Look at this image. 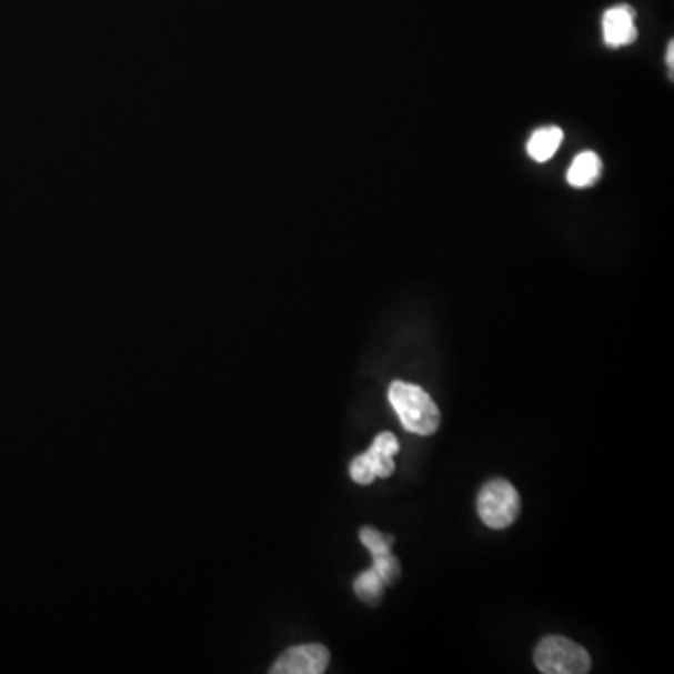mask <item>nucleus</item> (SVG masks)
Wrapping results in <instances>:
<instances>
[{"mask_svg":"<svg viewBox=\"0 0 674 674\" xmlns=\"http://www.w3.org/2000/svg\"><path fill=\"white\" fill-rule=\"evenodd\" d=\"M384 581L381 580V575L371 567L368 572L362 573L356 583H354V591H356V596L362 600V602L370 603V605H375V603L381 602L382 597V589H384Z\"/></svg>","mask_w":674,"mask_h":674,"instance_id":"nucleus-9","label":"nucleus"},{"mask_svg":"<svg viewBox=\"0 0 674 674\" xmlns=\"http://www.w3.org/2000/svg\"><path fill=\"white\" fill-rule=\"evenodd\" d=\"M603 42L608 48H626L637 40L635 13L626 4L608 8L602 19Z\"/></svg>","mask_w":674,"mask_h":674,"instance_id":"nucleus-6","label":"nucleus"},{"mask_svg":"<svg viewBox=\"0 0 674 674\" xmlns=\"http://www.w3.org/2000/svg\"><path fill=\"white\" fill-rule=\"evenodd\" d=\"M330 663V652L323 645H300L283 654L274 663V674H321Z\"/></svg>","mask_w":674,"mask_h":674,"instance_id":"nucleus-5","label":"nucleus"},{"mask_svg":"<svg viewBox=\"0 0 674 674\" xmlns=\"http://www.w3.org/2000/svg\"><path fill=\"white\" fill-rule=\"evenodd\" d=\"M360 540L364 543L365 547L370 550L371 555H386L390 553V543H392V537L382 536L381 532L375 531V529H362L360 532Z\"/></svg>","mask_w":674,"mask_h":674,"instance_id":"nucleus-10","label":"nucleus"},{"mask_svg":"<svg viewBox=\"0 0 674 674\" xmlns=\"http://www.w3.org/2000/svg\"><path fill=\"white\" fill-rule=\"evenodd\" d=\"M667 67H668V72H671V78H673V70H674V43L673 42H668Z\"/></svg>","mask_w":674,"mask_h":674,"instance_id":"nucleus-12","label":"nucleus"},{"mask_svg":"<svg viewBox=\"0 0 674 674\" xmlns=\"http://www.w3.org/2000/svg\"><path fill=\"white\" fill-rule=\"evenodd\" d=\"M400 452V442L392 433H381L365 454L351 463V476L356 484L370 485L375 477H389L394 472V455Z\"/></svg>","mask_w":674,"mask_h":674,"instance_id":"nucleus-4","label":"nucleus"},{"mask_svg":"<svg viewBox=\"0 0 674 674\" xmlns=\"http://www.w3.org/2000/svg\"><path fill=\"white\" fill-rule=\"evenodd\" d=\"M373 570L381 575L384 585H390V583L400 575V564H398V561L392 556V553L373 556Z\"/></svg>","mask_w":674,"mask_h":674,"instance_id":"nucleus-11","label":"nucleus"},{"mask_svg":"<svg viewBox=\"0 0 674 674\" xmlns=\"http://www.w3.org/2000/svg\"><path fill=\"white\" fill-rule=\"evenodd\" d=\"M390 403L406 431L416 435H433L441 424V412L430 394L409 382L395 381L390 386Z\"/></svg>","mask_w":674,"mask_h":674,"instance_id":"nucleus-1","label":"nucleus"},{"mask_svg":"<svg viewBox=\"0 0 674 674\" xmlns=\"http://www.w3.org/2000/svg\"><path fill=\"white\" fill-rule=\"evenodd\" d=\"M562 141H564V132H562L559 125L540 128L529 139L526 154L531 155L534 162H550L551 158L561 149Z\"/></svg>","mask_w":674,"mask_h":674,"instance_id":"nucleus-8","label":"nucleus"},{"mask_svg":"<svg viewBox=\"0 0 674 674\" xmlns=\"http://www.w3.org/2000/svg\"><path fill=\"white\" fill-rule=\"evenodd\" d=\"M477 513L485 525L502 531L517 520L520 493L506 480H493L480 491Z\"/></svg>","mask_w":674,"mask_h":674,"instance_id":"nucleus-3","label":"nucleus"},{"mask_svg":"<svg viewBox=\"0 0 674 674\" xmlns=\"http://www.w3.org/2000/svg\"><path fill=\"white\" fill-rule=\"evenodd\" d=\"M534 660L545 674H585L592 667L591 656L583 646L559 635L543 638Z\"/></svg>","mask_w":674,"mask_h":674,"instance_id":"nucleus-2","label":"nucleus"},{"mask_svg":"<svg viewBox=\"0 0 674 674\" xmlns=\"http://www.w3.org/2000/svg\"><path fill=\"white\" fill-rule=\"evenodd\" d=\"M602 174V160L596 152L592 150H585L581 154L575 155L572 165L567 169V184L577 190L583 188H591Z\"/></svg>","mask_w":674,"mask_h":674,"instance_id":"nucleus-7","label":"nucleus"}]
</instances>
